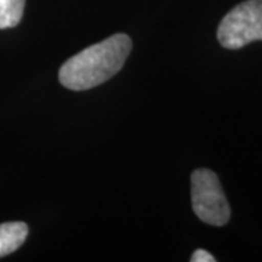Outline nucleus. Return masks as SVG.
Instances as JSON below:
<instances>
[{
	"instance_id": "nucleus-1",
	"label": "nucleus",
	"mask_w": 262,
	"mask_h": 262,
	"mask_svg": "<svg viewBox=\"0 0 262 262\" xmlns=\"http://www.w3.org/2000/svg\"><path fill=\"white\" fill-rule=\"evenodd\" d=\"M133 42L127 34H115L70 57L58 72V80L70 91H88L111 79L122 69Z\"/></svg>"
},
{
	"instance_id": "nucleus-2",
	"label": "nucleus",
	"mask_w": 262,
	"mask_h": 262,
	"mask_svg": "<svg viewBox=\"0 0 262 262\" xmlns=\"http://www.w3.org/2000/svg\"><path fill=\"white\" fill-rule=\"evenodd\" d=\"M192 210L200 220L211 226H225L230 219V207L222 184L213 170L196 169L191 175Z\"/></svg>"
},
{
	"instance_id": "nucleus-5",
	"label": "nucleus",
	"mask_w": 262,
	"mask_h": 262,
	"mask_svg": "<svg viewBox=\"0 0 262 262\" xmlns=\"http://www.w3.org/2000/svg\"><path fill=\"white\" fill-rule=\"evenodd\" d=\"M25 9V0H0V29L16 27Z\"/></svg>"
},
{
	"instance_id": "nucleus-6",
	"label": "nucleus",
	"mask_w": 262,
	"mask_h": 262,
	"mask_svg": "<svg viewBox=\"0 0 262 262\" xmlns=\"http://www.w3.org/2000/svg\"><path fill=\"white\" fill-rule=\"evenodd\" d=\"M215 258L204 249H196L191 256V262H214Z\"/></svg>"
},
{
	"instance_id": "nucleus-4",
	"label": "nucleus",
	"mask_w": 262,
	"mask_h": 262,
	"mask_svg": "<svg viewBox=\"0 0 262 262\" xmlns=\"http://www.w3.org/2000/svg\"><path fill=\"white\" fill-rule=\"evenodd\" d=\"M27 236L28 226L24 222H9L0 225V258L19 249Z\"/></svg>"
},
{
	"instance_id": "nucleus-3",
	"label": "nucleus",
	"mask_w": 262,
	"mask_h": 262,
	"mask_svg": "<svg viewBox=\"0 0 262 262\" xmlns=\"http://www.w3.org/2000/svg\"><path fill=\"white\" fill-rule=\"evenodd\" d=\"M217 38L229 50L262 41V0H246L230 10L219 25Z\"/></svg>"
}]
</instances>
